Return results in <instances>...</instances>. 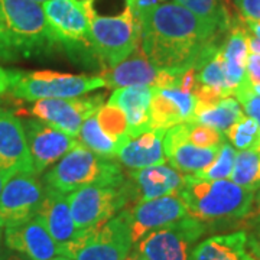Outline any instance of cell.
<instances>
[{
    "mask_svg": "<svg viewBox=\"0 0 260 260\" xmlns=\"http://www.w3.org/2000/svg\"><path fill=\"white\" fill-rule=\"evenodd\" d=\"M91 47L109 67L120 64L140 47V23L130 0L119 15L102 16L88 3Z\"/></svg>",
    "mask_w": 260,
    "mask_h": 260,
    "instance_id": "277c9868",
    "label": "cell"
},
{
    "mask_svg": "<svg viewBox=\"0 0 260 260\" xmlns=\"http://www.w3.org/2000/svg\"><path fill=\"white\" fill-rule=\"evenodd\" d=\"M246 23L260 22V0H233Z\"/></svg>",
    "mask_w": 260,
    "mask_h": 260,
    "instance_id": "d590c367",
    "label": "cell"
},
{
    "mask_svg": "<svg viewBox=\"0 0 260 260\" xmlns=\"http://www.w3.org/2000/svg\"><path fill=\"white\" fill-rule=\"evenodd\" d=\"M225 80L230 94L234 95L236 91L247 83L246 78V62L250 54L249 49V32L246 28L239 25L230 28V34L221 45Z\"/></svg>",
    "mask_w": 260,
    "mask_h": 260,
    "instance_id": "cb8c5ba5",
    "label": "cell"
},
{
    "mask_svg": "<svg viewBox=\"0 0 260 260\" xmlns=\"http://www.w3.org/2000/svg\"><path fill=\"white\" fill-rule=\"evenodd\" d=\"M77 139L83 146L107 159L116 158V155L119 153L121 148L120 142L114 140L103 132L102 127L99 126V121L95 119V114L84 121L81 129L78 132Z\"/></svg>",
    "mask_w": 260,
    "mask_h": 260,
    "instance_id": "4316f807",
    "label": "cell"
},
{
    "mask_svg": "<svg viewBox=\"0 0 260 260\" xmlns=\"http://www.w3.org/2000/svg\"><path fill=\"white\" fill-rule=\"evenodd\" d=\"M10 175L9 174H6L5 171H2L0 169V194H2V191H3V186L6 185V182L9 181Z\"/></svg>",
    "mask_w": 260,
    "mask_h": 260,
    "instance_id": "ee69618b",
    "label": "cell"
},
{
    "mask_svg": "<svg viewBox=\"0 0 260 260\" xmlns=\"http://www.w3.org/2000/svg\"><path fill=\"white\" fill-rule=\"evenodd\" d=\"M0 10L16 56L42 54L58 42L49 28L44 8L37 2L0 0Z\"/></svg>",
    "mask_w": 260,
    "mask_h": 260,
    "instance_id": "8992f818",
    "label": "cell"
},
{
    "mask_svg": "<svg viewBox=\"0 0 260 260\" xmlns=\"http://www.w3.org/2000/svg\"><path fill=\"white\" fill-rule=\"evenodd\" d=\"M0 169L10 177L35 175L22 120L12 112L0 109Z\"/></svg>",
    "mask_w": 260,
    "mask_h": 260,
    "instance_id": "9a60e30c",
    "label": "cell"
},
{
    "mask_svg": "<svg viewBox=\"0 0 260 260\" xmlns=\"http://www.w3.org/2000/svg\"><path fill=\"white\" fill-rule=\"evenodd\" d=\"M210 232L198 218L185 215L138 242V253L148 260H191L195 246Z\"/></svg>",
    "mask_w": 260,
    "mask_h": 260,
    "instance_id": "ba28073f",
    "label": "cell"
},
{
    "mask_svg": "<svg viewBox=\"0 0 260 260\" xmlns=\"http://www.w3.org/2000/svg\"><path fill=\"white\" fill-rule=\"evenodd\" d=\"M9 91L25 102L47 99H71L104 87L102 77L68 74L58 71H9Z\"/></svg>",
    "mask_w": 260,
    "mask_h": 260,
    "instance_id": "5b68a950",
    "label": "cell"
},
{
    "mask_svg": "<svg viewBox=\"0 0 260 260\" xmlns=\"http://www.w3.org/2000/svg\"><path fill=\"white\" fill-rule=\"evenodd\" d=\"M124 260H148V259H145V257H143L140 253H138V251H130L129 256H127Z\"/></svg>",
    "mask_w": 260,
    "mask_h": 260,
    "instance_id": "f6af8a7d",
    "label": "cell"
},
{
    "mask_svg": "<svg viewBox=\"0 0 260 260\" xmlns=\"http://www.w3.org/2000/svg\"><path fill=\"white\" fill-rule=\"evenodd\" d=\"M251 88H253V91L257 94V95H260V84L259 85H254V87H251Z\"/></svg>",
    "mask_w": 260,
    "mask_h": 260,
    "instance_id": "bcb514c9",
    "label": "cell"
},
{
    "mask_svg": "<svg viewBox=\"0 0 260 260\" xmlns=\"http://www.w3.org/2000/svg\"><path fill=\"white\" fill-rule=\"evenodd\" d=\"M22 124L28 140L35 175L42 174L47 168L80 145L77 138H73L39 119H26L22 121Z\"/></svg>",
    "mask_w": 260,
    "mask_h": 260,
    "instance_id": "5bb4252c",
    "label": "cell"
},
{
    "mask_svg": "<svg viewBox=\"0 0 260 260\" xmlns=\"http://www.w3.org/2000/svg\"><path fill=\"white\" fill-rule=\"evenodd\" d=\"M3 242L8 249L18 251L29 260H55L65 256L64 249L51 237L38 218L18 227L5 229Z\"/></svg>",
    "mask_w": 260,
    "mask_h": 260,
    "instance_id": "ac0fdd59",
    "label": "cell"
},
{
    "mask_svg": "<svg viewBox=\"0 0 260 260\" xmlns=\"http://www.w3.org/2000/svg\"><path fill=\"white\" fill-rule=\"evenodd\" d=\"M167 130L149 129L138 136H132L124 142L116 158L127 169L165 165L164 136Z\"/></svg>",
    "mask_w": 260,
    "mask_h": 260,
    "instance_id": "44dd1931",
    "label": "cell"
},
{
    "mask_svg": "<svg viewBox=\"0 0 260 260\" xmlns=\"http://www.w3.org/2000/svg\"><path fill=\"white\" fill-rule=\"evenodd\" d=\"M0 260H29L23 254L13 250H2L0 251Z\"/></svg>",
    "mask_w": 260,
    "mask_h": 260,
    "instance_id": "60d3db41",
    "label": "cell"
},
{
    "mask_svg": "<svg viewBox=\"0 0 260 260\" xmlns=\"http://www.w3.org/2000/svg\"><path fill=\"white\" fill-rule=\"evenodd\" d=\"M249 49H250V52L260 54V39L249 35Z\"/></svg>",
    "mask_w": 260,
    "mask_h": 260,
    "instance_id": "7bdbcfd3",
    "label": "cell"
},
{
    "mask_svg": "<svg viewBox=\"0 0 260 260\" xmlns=\"http://www.w3.org/2000/svg\"><path fill=\"white\" fill-rule=\"evenodd\" d=\"M247 234V247L253 260H260V220L244 218L240 224Z\"/></svg>",
    "mask_w": 260,
    "mask_h": 260,
    "instance_id": "e575fe53",
    "label": "cell"
},
{
    "mask_svg": "<svg viewBox=\"0 0 260 260\" xmlns=\"http://www.w3.org/2000/svg\"><path fill=\"white\" fill-rule=\"evenodd\" d=\"M197 97L182 87L153 88L150 102V129L168 130L194 120Z\"/></svg>",
    "mask_w": 260,
    "mask_h": 260,
    "instance_id": "e0dca14e",
    "label": "cell"
},
{
    "mask_svg": "<svg viewBox=\"0 0 260 260\" xmlns=\"http://www.w3.org/2000/svg\"><path fill=\"white\" fill-rule=\"evenodd\" d=\"M230 179L246 189L257 191L260 188V152L254 149L240 150L234 159Z\"/></svg>",
    "mask_w": 260,
    "mask_h": 260,
    "instance_id": "83f0119b",
    "label": "cell"
},
{
    "mask_svg": "<svg viewBox=\"0 0 260 260\" xmlns=\"http://www.w3.org/2000/svg\"><path fill=\"white\" fill-rule=\"evenodd\" d=\"M133 247L126 213L121 210L99 229L85 230L64 247L67 257L73 260H124Z\"/></svg>",
    "mask_w": 260,
    "mask_h": 260,
    "instance_id": "52a82bcc",
    "label": "cell"
},
{
    "mask_svg": "<svg viewBox=\"0 0 260 260\" xmlns=\"http://www.w3.org/2000/svg\"><path fill=\"white\" fill-rule=\"evenodd\" d=\"M9 70H5L0 67V94H5L6 91H9Z\"/></svg>",
    "mask_w": 260,
    "mask_h": 260,
    "instance_id": "ab89813d",
    "label": "cell"
},
{
    "mask_svg": "<svg viewBox=\"0 0 260 260\" xmlns=\"http://www.w3.org/2000/svg\"><path fill=\"white\" fill-rule=\"evenodd\" d=\"M44 192L45 189L35 175L10 177L0 194V229L18 227L35 218Z\"/></svg>",
    "mask_w": 260,
    "mask_h": 260,
    "instance_id": "30bf717a",
    "label": "cell"
},
{
    "mask_svg": "<svg viewBox=\"0 0 260 260\" xmlns=\"http://www.w3.org/2000/svg\"><path fill=\"white\" fill-rule=\"evenodd\" d=\"M246 78L251 87L260 84V54L250 52L246 62Z\"/></svg>",
    "mask_w": 260,
    "mask_h": 260,
    "instance_id": "74e56055",
    "label": "cell"
},
{
    "mask_svg": "<svg viewBox=\"0 0 260 260\" xmlns=\"http://www.w3.org/2000/svg\"><path fill=\"white\" fill-rule=\"evenodd\" d=\"M188 215L198 218L210 230L242 224L249 215L254 191L246 189L227 179H198L185 174V182L178 192Z\"/></svg>",
    "mask_w": 260,
    "mask_h": 260,
    "instance_id": "7a4b0ae2",
    "label": "cell"
},
{
    "mask_svg": "<svg viewBox=\"0 0 260 260\" xmlns=\"http://www.w3.org/2000/svg\"><path fill=\"white\" fill-rule=\"evenodd\" d=\"M103 103V94L81 99H47L35 102L32 114L49 126L77 138L84 121L99 112Z\"/></svg>",
    "mask_w": 260,
    "mask_h": 260,
    "instance_id": "8fae6325",
    "label": "cell"
},
{
    "mask_svg": "<svg viewBox=\"0 0 260 260\" xmlns=\"http://www.w3.org/2000/svg\"><path fill=\"white\" fill-rule=\"evenodd\" d=\"M246 218H250V220H260V188L257 191H254V198H253L251 210Z\"/></svg>",
    "mask_w": 260,
    "mask_h": 260,
    "instance_id": "f35d334b",
    "label": "cell"
},
{
    "mask_svg": "<svg viewBox=\"0 0 260 260\" xmlns=\"http://www.w3.org/2000/svg\"><path fill=\"white\" fill-rule=\"evenodd\" d=\"M0 102H2V100H0Z\"/></svg>",
    "mask_w": 260,
    "mask_h": 260,
    "instance_id": "f907efd6",
    "label": "cell"
},
{
    "mask_svg": "<svg viewBox=\"0 0 260 260\" xmlns=\"http://www.w3.org/2000/svg\"><path fill=\"white\" fill-rule=\"evenodd\" d=\"M95 119L99 121V126L102 127L103 132L114 140L120 142L121 146L129 139L126 114L117 106L110 104V103L102 106L99 112L95 113Z\"/></svg>",
    "mask_w": 260,
    "mask_h": 260,
    "instance_id": "4dcf8cb0",
    "label": "cell"
},
{
    "mask_svg": "<svg viewBox=\"0 0 260 260\" xmlns=\"http://www.w3.org/2000/svg\"><path fill=\"white\" fill-rule=\"evenodd\" d=\"M242 104L234 95H225L215 102H197L194 120L211 126L214 129L225 133L232 124L242 117Z\"/></svg>",
    "mask_w": 260,
    "mask_h": 260,
    "instance_id": "484cf974",
    "label": "cell"
},
{
    "mask_svg": "<svg viewBox=\"0 0 260 260\" xmlns=\"http://www.w3.org/2000/svg\"><path fill=\"white\" fill-rule=\"evenodd\" d=\"M55 260H73V259H70V257H67V256H61V257H58V259Z\"/></svg>",
    "mask_w": 260,
    "mask_h": 260,
    "instance_id": "7dc6e473",
    "label": "cell"
},
{
    "mask_svg": "<svg viewBox=\"0 0 260 260\" xmlns=\"http://www.w3.org/2000/svg\"><path fill=\"white\" fill-rule=\"evenodd\" d=\"M221 148V146H220ZM220 148H198L186 138L185 123L167 130L164 152L171 167L182 174H195L213 162Z\"/></svg>",
    "mask_w": 260,
    "mask_h": 260,
    "instance_id": "d6986e66",
    "label": "cell"
},
{
    "mask_svg": "<svg viewBox=\"0 0 260 260\" xmlns=\"http://www.w3.org/2000/svg\"><path fill=\"white\" fill-rule=\"evenodd\" d=\"M35 218L44 224L51 237L62 249L83 234L75 225L67 195L47 186Z\"/></svg>",
    "mask_w": 260,
    "mask_h": 260,
    "instance_id": "ffe728a7",
    "label": "cell"
},
{
    "mask_svg": "<svg viewBox=\"0 0 260 260\" xmlns=\"http://www.w3.org/2000/svg\"><path fill=\"white\" fill-rule=\"evenodd\" d=\"M132 232L133 243H138L148 233L162 229L168 224L188 215L184 201L178 194L165 195L123 208Z\"/></svg>",
    "mask_w": 260,
    "mask_h": 260,
    "instance_id": "4fadbf2b",
    "label": "cell"
},
{
    "mask_svg": "<svg viewBox=\"0 0 260 260\" xmlns=\"http://www.w3.org/2000/svg\"><path fill=\"white\" fill-rule=\"evenodd\" d=\"M15 49L12 45V41H10L9 30L6 26V22L5 18L2 15V10H0V58H5V59H10V58H15Z\"/></svg>",
    "mask_w": 260,
    "mask_h": 260,
    "instance_id": "8d00e7d4",
    "label": "cell"
},
{
    "mask_svg": "<svg viewBox=\"0 0 260 260\" xmlns=\"http://www.w3.org/2000/svg\"><path fill=\"white\" fill-rule=\"evenodd\" d=\"M186 138L198 148H220L225 140L223 132L198 121H186Z\"/></svg>",
    "mask_w": 260,
    "mask_h": 260,
    "instance_id": "d6a6232c",
    "label": "cell"
},
{
    "mask_svg": "<svg viewBox=\"0 0 260 260\" xmlns=\"http://www.w3.org/2000/svg\"><path fill=\"white\" fill-rule=\"evenodd\" d=\"M191 260H253L244 230L217 234L195 246Z\"/></svg>",
    "mask_w": 260,
    "mask_h": 260,
    "instance_id": "d4e9b609",
    "label": "cell"
},
{
    "mask_svg": "<svg viewBox=\"0 0 260 260\" xmlns=\"http://www.w3.org/2000/svg\"><path fill=\"white\" fill-rule=\"evenodd\" d=\"M44 182L47 188L67 195L84 186H121L126 177L112 159L103 158L80 143L45 174Z\"/></svg>",
    "mask_w": 260,
    "mask_h": 260,
    "instance_id": "3957f363",
    "label": "cell"
},
{
    "mask_svg": "<svg viewBox=\"0 0 260 260\" xmlns=\"http://www.w3.org/2000/svg\"><path fill=\"white\" fill-rule=\"evenodd\" d=\"M153 87L135 85L117 88L110 97L109 103L123 110L127 119V136H138L150 129V102Z\"/></svg>",
    "mask_w": 260,
    "mask_h": 260,
    "instance_id": "603a6c76",
    "label": "cell"
},
{
    "mask_svg": "<svg viewBox=\"0 0 260 260\" xmlns=\"http://www.w3.org/2000/svg\"><path fill=\"white\" fill-rule=\"evenodd\" d=\"M236 155H237L236 149L233 148L229 142L224 140V143L221 145V148L213 162L207 168L195 172V174H191V175L198 179H208V181L227 179L232 175Z\"/></svg>",
    "mask_w": 260,
    "mask_h": 260,
    "instance_id": "1f68e13d",
    "label": "cell"
},
{
    "mask_svg": "<svg viewBox=\"0 0 260 260\" xmlns=\"http://www.w3.org/2000/svg\"><path fill=\"white\" fill-rule=\"evenodd\" d=\"M140 48L158 68L188 70L221 29L178 3H156L138 10Z\"/></svg>",
    "mask_w": 260,
    "mask_h": 260,
    "instance_id": "6da1fadb",
    "label": "cell"
},
{
    "mask_svg": "<svg viewBox=\"0 0 260 260\" xmlns=\"http://www.w3.org/2000/svg\"><path fill=\"white\" fill-rule=\"evenodd\" d=\"M256 150H257V152H260V145H259V148L256 149Z\"/></svg>",
    "mask_w": 260,
    "mask_h": 260,
    "instance_id": "681fc988",
    "label": "cell"
},
{
    "mask_svg": "<svg viewBox=\"0 0 260 260\" xmlns=\"http://www.w3.org/2000/svg\"><path fill=\"white\" fill-rule=\"evenodd\" d=\"M234 97L242 104L246 114L254 119L260 126V95L253 91L249 81L236 91Z\"/></svg>",
    "mask_w": 260,
    "mask_h": 260,
    "instance_id": "836d02e7",
    "label": "cell"
},
{
    "mask_svg": "<svg viewBox=\"0 0 260 260\" xmlns=\"http://www.w3.org/2000/svg\"><path fill=\"white\" fill-rule=\"evenodd\" d=\"M175 3L191 10L198 18L211 22L221 30L232 28V18L224 0H175Z\"/></svg>",
    "mask_w": 260,
    "mask_h": 260,
    "instance_id": "f1b7e54d",
    "label": "cell"
},
{
    "mask_svg": "<svg viewBox=\"0 0 260 260\" xmlns=\"http://www.w3.org/2000/svg\"><path fill=\"white\" fill-rule=\"evenodd\" d=\"M160 68L149 61L142 48H138L132 55L120 64L109 67L102 73L104 87L107 88H124L135 85L156 87Z\"/></svg>",
    "mask_w": 260,
    "mask_h": 260,
    "instance_id": "7402d4cb",
    "label": "cell"
},
{
    "mask_svg": "<svg viewBox=\"0 0 260 260\" xmlns=\"http://www.w3.org/2000/svg\"><path fill=\"white\" fill-rule=\"evenodd\" d=\"M2 240H3V233H2V229H0V244H2Z\"/></svg>",
    "mask_w": 260,
    "mask_h": 260,
    "instance_id": "c3c4849f",
    "label": "cell"
},
{
    "mask_svg": "<svg viewBox=\"0 0 260 260\" xmlns=\"http://www.w3.org/2000/svg\"><path fill=\"white\" fill-rule=\"evenodd\" d=\"M74 223L80 232L99 229L130 205L127 184L121 186H84L67 195Z\"/></svg>",
    "mask_w": 260,
    "mask_h": 260,
    "instance_id": "9c48e42d",
    "label": "cell"
},
{
    "mask_svg": "<svg viewBox=\"0 0 260 260\" xmlns=\"http://www.w3.org/2000/svg\"><path fill=\"white\" fill-rule=\"evenodd\" d=\"M244 25H246L247 32H250L253 37L260 39V22H256V23H246L244 22Z\"/></svg>",
    "mask_w": 260,
    "mask_h": 260,
    "instance_id": "b9f144b4",
    "label": "cell"
},
{
    "mask_svg": "<svg viewBox=\"0 0 260 260\" xmlns=\"http://www.w3.org/2000/svg\"><path fill=\"white\" fill-rule=\"evenodd\" d=\"M224 136L230 140L232 146L239 150L256 149L260 145V126L250 116L243 114L239 120L225 130Z\"/></svg>",
    "mask_w": 260,
    "mask_h": 260,
    "instance_id": "f546056e",
    "label": "cell"
},
{
    "mask_svg": "<svg viewBox=\"0 0 260 260\" xmlns=\"http://www.w3.org/2000/svg\"><path fill=\"white\" fill-rule=\"evenodd\" d=\"M88 3L90 0H48L44 3L49 28L58 42L91 47Z\"/></svg>",
    "mask_w": 260,
    "mask_h": 260,
    "instance_id": "7c38bea8",
    "label": "cell"
},
{
    "mask_svg": "<svg viewBox=\"0 0 260 260\" xmlns=\"http://www.w3.org/2000/svg\"><path fill=\"white\" fill-rule=\"evenodd\" d=\"M185 182V174L167 165L129 169L126 184L130 192V203L148 201L165 195L178 194Z\"/></svg>",
    "mask_w": 260,
    "mask_h": 260,
    "instance_id": "2e32d148",
    "label": "cell"
}]
</instances>
